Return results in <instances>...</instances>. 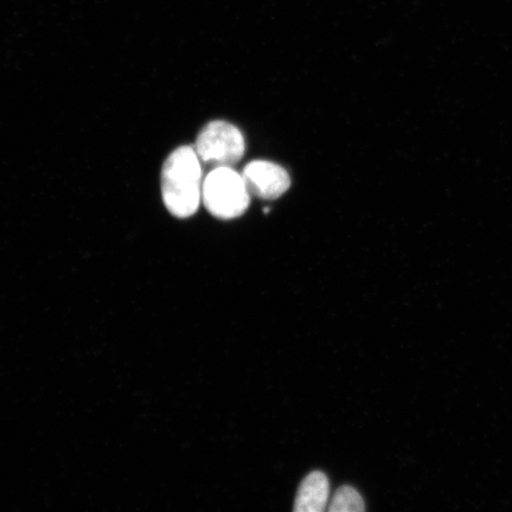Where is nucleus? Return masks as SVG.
<instances>
[{
  "instance_id": "20e7f679",
  "label": "nucleus",
  "mask_w": 512,
  "mask_h": 512,
  "mask_svg": "<svg viewBox=\"0 0 512 512\" xmlns=\"http://www.w3.org/2000/svg\"><path fill=\"white\" fill-rule=\"evenodd\" d=\"M242 177L249 194L261 200H275L283 196L291 185V178L285 169L265 160L249 163Z\"/></svg>"
},
{
  "instance_id": "7ed1b4c3",
  "label": "nucleus",
  "mask_w": 512,
  "mask_h": 512,
  "mask_svg": "<svg viewBox=\"0 0 512 512\" xmlns=\"http://www.w3.org/2000/svg\"><path fill=\"white\" fill-rule=\"evenodd\" d=\"M195 150L203 163L233 168L245 155L246 143L238 127L226 121H211L198 134Z\"/></svg>"
},
{
  "instance_id": "423d86ee",
  "label": "nucleus",
  "mask_w": 512,
  "mask_h": 512,
  "mask_svg": "<svg viewBox=\"0 0 512 512\" xmlns=\"http://www.w3.org/2000/svg\"><path fill=\"white\" fill-rule=\"evenodd\" d=\"M328 512H366L363 498L352 486H341L329 505Z\"/></svg>"
},
{
  "instance_id": "39448f33",
  "label": "nucleus",
  "mask_w": 512,
  "mask_h": 512,
  "mask_svg": "<svg viewBox=\"0 0 512 512\" xmlns=\"http://www.w3.org/2000/svg\"><path fill=\"white\" fill-rule=\"evenodd\" d=\"M330 482L325 473L313 471L300 484L293 512H328Z\"/></svg>"
},
{
  "instance_id": "f03ea898",
  "label": "nucleus",
  "mask_w": 512,
  "mask_h": 512,
  "mask_svg": "<svg viewBox=\"0 0 512 512\" xmlns=\"http://www.w3.org/2000/svg\"><path fill=\"white\" fill-rule=\"evenodd\" d=\"M202 201L217 219L232 220L246 213L251 194L233 168H214L203 181Z\"/></svg>"
},
{
  "instance_id": "f257e3e1",
  "label": "nucleus",
  "mask_w": 512,
  "mask_h": 512,
  "mask_svg": "<svg viewBox=\"0 0 512 512\" xmlns=\"http://www.w3.org/2000/svg\"><path fill=\"white\" fill-rule=\"evenodd\" d=\"M195 147L181 146L166 158L162 194L166 209L178 219L194 215L202 201L203 171Z\"/></svg>"
}]
</instances>
